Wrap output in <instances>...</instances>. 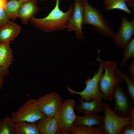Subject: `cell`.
Masks as SVG:
<instances>
[{
  "label": "cell",
  "mask_w": 134,
  "mask_h": 134,
  "mask_svg": "<svg viewBox=\"0 0 134 134\" xmlns=\"http://www.w3.org/2000/svg\"><path fill=\"white\" fill-rule=\"evenodd\" d=\"M76 115V117L73 122V125L89 126L97 125L98 127L102 128L104 124V117L97 113L87 114L84 116L77 115Z\"/></svg>",
  "instance_id": "obj_15"
},
{
  "label": "cell",
  "mask_w": 134,
  "mask_h": 134,
  "mask_svg": "<svg viewBox=\"0 0 134 134\" xmlns=\"http://www.w3.org/2000/svg\"><path fill=\"white\" fill-rule=\"evenodd\" d=\"M72 13L68 22L67 29L69 32L74 31L76 37L83 39L84 34L82 29L83 23L84 3L83 0H74Z\"/></svg>",
  "instance_id": "obj_10"
},
{
  "label": "cell",
  "mask_w": 134,
  "mask_h": 134,
  "mask_svg": "<svg viewBox=\"0 0 134 134\" xmlns=\"http://www.w3.org/2000/svg\"><path fill=\"white\" fill-rule=\"evenodd\" d=\"M126 0H103V5L106 11L114 9H118L125 12L129 15L133 12L125 3Z\"/></svg>",
  "instance_id": "obj_20"
},
{
  "label": "cell",
  "mask_w": 134,
  "mask_h": 134,
  "mask_svg": "<svg viewBox=\"0 0 134 134\" xmlns=\"http://www.w3.org/2000/svg\"><path fill=\"white\" fill-rule=\"evenodd\" d=\"M84 3V24L93 26L100 34L108 38H112L114 33L108 20L105 19L100 10L88 3L87 0Z\"/></svg>",
  "instance_id": "obj_2"
},
{
  "label": "cell",
  "mask_w": 134,
  "mask_h": 134,
  "mask_svg": "<svg viewBox=\"0 0 134 134\" xmlns=\"http://www.w3.org/2000/svg\"><path fill=\"white\" fill-rule=\"evenodd\" d=\"M36 100L40 110L46 116L51 117H54L63 101L62 97L55 92L38 97Z\"/></svg>",
  "instance_id": "obj_9"
},
{
  "label": "cell",
  "mask_w": 134,
  "mask_h": 134,
  "mask_svg": "<svg viewBox=\"0 0 134 134\" xmlns=\"http://www.w3.org/2000/svg\"><path fill=\"white\" fill-rule=\"evenodd\" d=\"M105 73L101 75L99 85L101 93L103 95L105 101L112 102L113 99V94L114 88L117 83L121 84L123 80L117 77L114 72L117 68L118 63L115 61L101 60Z\"/></svg>",
  "instance_id": "obj_3"
},
{
  "label": "cell",
  "mask_w": 134,
  "mask_h": 134,
  "mask_svg": "<svg viewBox=\"0 0 134 134\" xmlns=\"http://www.w3.org/2000/svg\"><path fill=\"white\" fill-rule=\"evenodd\" d=\"M76 104L75 101L72 99L63 101L54 117L57 123V134H71L70 130L76 117L74 110Z\"/></svg>",
  "instance_id": "obj_5"
},
{
  "label": "cell",
  "mask_w": 134,
  "mask_h": 134,
  "mask_svg": "<svg viewBox=\"0 0 134 134\" xmlns=\"http://www.w3.org/2000/svg\"><path fill=\"white\" fill-rule=\"evenodd\" d=\"M4 77L0 78V90L2 88L4 84Z\"/></svg>",
  "instance_id": "obj_31"
},
{
  "label": "cell",
  "mask_w": 134,
  "mask_h": 134,
  "mask_svg": "<svg viewBox=\"0 0 134 134\" xmlns=\"http://www.w3.org/2000/svg\"><path fill=\"white\" fill-rule=\"evenodd\" d=\"M134 125L130 124L124 126L120 131L119 134H134Z\"/></svg>",
  "instance_id": "obj_25"
},
{
  "label": "cell",
  "mask_w": 134,
  "mask_h": 134,
  "mask_svg": "<svg viewBox=\"0 0 134 134\" xmlns=\"http://www.w3.org/2000/svg\"><path fill=\"white\" fill-rule=\"evenodd\" d=\"M96 60L99 62V67L98 72H95L92 78H88L85 81L86 87L83 91L81 92L75 91L66 86V88L70 94H77L85 101H90L92 100L96 99L101 101L103 98V95L101 93L99 82L101 75L103 72L104 69L101 62L99 55L97 58Z\"/></svg>",
  "instance_id": "obj_6"
},
{
  "label": "cell",
  "mask_w": 134,
  "mask_h": 134,
  "mask_svg": "<svg viewBox=\"0 0 134 134\" xmlns=\"http://www.w3.org/2000/svg\"><path fill=\"white\" fill-rule=\"evenodd\" d=\"M114 73L117 77L124 80L127 86L126 93L134 101V77L123 73L117 68Z\"/></svg>",
  "instance_id": "obj_22"
},
{
  "label": "cell",
  "mask_w": 134,
  "mask_h": 134,
  "mask_svg": "<svg viewBox=\"0 0 134 134\" xmlns=\"http://www.w3.org/2000/svg\"><path fill=\"white\" fill-rule=\"evenodd\" d=\"M128 71L130 75L134 77V61L130 63Z\"/></svg>",
  "instance_id": "obj_27"
},
{
  "label": "cell",
  "mask_w": 134,
  "mask_h": 134,
  "mask_svg": "<svg viewBox=\"0 0 134 134\" xmlns=\"http://www.w3.org/2000/svg\"><path fill=\"white\" fill-rule=\"evenodd\" d=\"M4 8L3 7H0V28L9 20L5 15Z\"/></svg>",
  "instance_id": "obj_26"
},
{
  "label": "cell",
  "mask_w": 134,
  "mask_h": 134,
  "mask_svg": "<svg viewBox=\"0 0 134 134\" xmlns=\"http://www.w3.org/2000/svg\"><path fill=\"white\" fill-rule=\"evenodd\" d=\"M21 27L13 22L8 21L0 28V44L10 42L19 34Z\"/></svg>",
  "instance_id": "obj_13"
},
{
  "label": "cell",
  "mask_w": 134,
  "mask_h": 134,
  "mask_svg": "<svg viewBox=\"0 0 134 134\" xmlns=\"http://www.w3.org/2000/svg\"><path fill=\"white\" fill-rule=\"evenodd\" d=\"M120 67H123L127 61L130 58L134 59V38H133L128 43L124 49Z\"/></svg>",
  "instance_id": "obj_24"
},
{
  "label": "cell",
  "mask_w": 134,
  "mask_h": 134,
  "mask_svg": "<svg viewBox=\"0 0 134 134\" xmlns=\"http://www.w3.org/2000/svg\"><path fill=\"white\" fill-rule=\"evenodd\" d=\"M9 73V71L8 69H5L0 65V78L4 77Z\"/></svg>",
  "instance_id": "obj_28"
},
{
  "label": "cell",
  "mask_w": 134,
  "mask_h": 134,
  "mask_svg": "<svg viewBox=\"0 0 134 134\" xmlns=\"http://www.w3.org/2000/svg\"><path fill=\"white\" fill-rule=\"evenodd\" d=\"M37 0L24 2L21 6L19 13V18L24 25H28L29 22L39 12Z\"/></svg>",
  "instance_id": "obj_14"
},
{
  "label": "cell",
  "mask_w": 134,
  "mask_h": 134,
  "mask_svg": "<svg viewBox=\"0 0 134 134\" xmlns=\"http://www.w3.org/2000/svg\"><path fill=\"white\" fill-rule=\"evenodd\" d=\"M55 0H52L53 1H54Z\"/></svg>",
  "instance_id": "obj_34"
},
{
  "label": "cell",
  "mask_w": 134,
  "mask_h": 134,
  "mask_svg": "<svg viewBox=\"0 0 134 134\" xmlns=\"http://www.w3.org/2000/svg\"><path fill=\"white\" fill-rule=\"evenodd\" d=\"M46 116L39 110L36 99H31L17 110L12 112L11 117L14 122H36Z\"/></svg>",
  "instance_id": "obj_7"
},
{
  "label": "cell",
  "mask_w": 134,
  "mask_h": 134,
  "mask_svg": "<svg viewBox=\"0 0 134 134\" xmlns=\"http://www.w3.org/2000/svg\"><path fill=\"white\" fill-rule=\"evenodd\" d=\"M103 111L105 115L104 121L102 129L104 134H119L121 130L124 126L130 124L134 125V108L130 116L127 117H121L113 111L110 104L103 101Z\"/></svg>",
  "instance_id": "obj_4"
},
{
  "label": "cell",
  "mask_w": 134,
  "mask_h": 134,
  "mask_svg": "<svg viewBox=\"0 0 134 134\" xmlns=\"http://www.w3.org/2000/svg\"><path fill=\"white\" fill-rule=\"evenodd\" d=\"M36 125L41 134H55L57 133V123L54 117L45 116L37 121Z\"/></svg>",
  "instance_id": "obj_16"
},
{
  "label": "cell",
  "mask_w": 134,
  "mask_h": 134,
  "mask_svg": "<svg viewBox=\"0 0 134 134\" xmlns=\"http://www.w3.org/2000/svg\"><path fill=\"white\" fill-rule=\"evenodd\" d=\"M36 122L20 121L14 123L16 134H41L37 129Z\"/></svg>",
  "instance_id": "obj_19"
},
{
  "label": "cell",
  "mask_w": 134,
  "mask_h": 134,
  "mask_svg": "<svg viewBox=\"0 0 134 134\" xmlns=\"http://www.w3.org/2000/svg\"><path fill=\"white\" fill-rule=\"evenodd\" d=\"M7 0V1H8V0Z\"/></svg>",
  "instance_id": "obj_35"
},
{
  "label": "cell",
  "mask_w": 134,
  "mask_h": 134,
  "mask_svg": "<svg viewBox=\"0 0 134 134\" xmlns=\"http://www.w3.org/2000/svg\"><path fill=\"white\" fill-rule=\"evenodd\" d=\"M134 34V19L129 21L123 16L121 18L119 28L112 38L113 42L117 46L124 49L133 38Z\"/></svg>",
  "instance_id": "obj_11"
},
{
  "label": "cell",
  "mask_w": 134,
  "mask_h": 134,
  "mask_svg": "<svg viewBox=\"0 0 134 134\" xmlns=\"http://www.w3.org/2000/svg\"><path fill=\"white\" fill-rule=\"evenodd\" d=\"M10 42L0 44V65L6 69L11 64L14 56L10 45Z\"/></svg>",
  "instance_id": "obj_17"
},
{
  "label": "cell",
  "mask_w": 134,
  "mask_h": 134,
  "mask_svg": "<svg viewBox=\"0 0 134 134\" xmlns=\"http://www.w3.org/2000/svg\"><path fill=\"white\" fill-rule=\"evenodd\" d=\"M17 0L22 1H23V2H26V1H31V0Z\"/></svg>",
  "instance_id": "obj_32"
},
{
  "label": "cell",
  "mask_w": 134,
  "mask_h": 134,
  "mask_svg": "<svg viewBox=\"0 0 134 134\" xmlns=\"http://www.w3.org/2000/svg\"><path fill=\"white\" fill-rule=\"evenodd\" d=\"M125 3L127 6L134 11V0H126Z\"/></svg>",
  "instance_id": "obj_29"
},
{
  "label": "cell",
  "mask_w": 134,
  "mask_h": 134,
  "mask_svg": "<svg viewBox=\"0 0 134 134\" xmlns=\"http://www.w3.org/2000/svg\"><path fill=\"white\" fill-rule=\"evenodd\" d=\"M0 134H16L11 117L6 115L0 119Z\"/></svg>",
  "instance_id": "obj_23"
},
{
  "label": "cell",
  "mask_w": 134,
  "mask_h": 134,
  "mask_svg": "<svg viewBox=\"0 0 134 134\" xmlns=\"http://www.w3.org/2000/svg\"><path fill=\"white\" fill-rule=\"evenodd\" d=\"M70 131L72 134H104L101 128L85 125H73Z\"/></svg>",
  "instance_id": "obj_21"
},
{
  "label": "cell",
  "mask_w": 134,
  "mask_h": 134,
  "mask_svg": "<svg viewBox=\"0 0 134 134\" xmlns=\"http://www.w3.org/2000/svg\"><path fill=\"white\" fill-rule=\"evenodd\" d=\"M79 104L75 105V109L84 115L92 113H100L103 111V101L96 99L90 101H85L81 97L78 99Z\"/></svg>",
  "instance_id": "obj_12"
},
{
  "label": "cell",
  "mask_w": 134,
  "mask_h": 134,
  "mask_svg": "<svg viewBox=\"0 0 134 134\" xmlns=\"http://www.w3.org/2000/svg\"><path fill=\"white\" fill-rule=\"evenodd\" d=\"M54 8L46 17L41 18H33L30 22L34 27L45 33H52L62 31L67 26L73 11V7L71 4L68 10L64 12L59 8L60 0H55Z\"/></svg>",
  "instance_id": "obj_1"
},
{
  "label": "cell",
  "mask_w": 134,
  "mask_h": 134,
  "mask_svg": "<svg viewBox=\"0 0 134 134\" xmlns=\"http://www.w3.org/2000/svg\"><path fill=\"white\" fill-rule=\"evenodd\" d=\"M115 104L113 111L117 115L122 117L130 116L133 108L134 101L129 95L123 90L120 84L117 83L114 88L113 94Z\"/></svg>",
  "instance_id": "obj_8"
},
{
  "label": "cell",
  "mask_w": 134,
  "mask_h": 134,
  "mask_svg": "<svg viewBox=\"0 0 134 134\" xmlns=\"http://www.w3.org/2000/svg\"><path fill=\"white\" fill-rule=\"evenodd\" d=\"M7 1V0H0V7H4Z\"/></svg>",
  "instance_id": "obj_30"
},
{
  "label": "cell",
  "mask_w": 134,
  "mask_h": 134,
  "mask_svg": "<svg viewBox=\"0 0 134 134\" xmlns=\"http://www.w3.org/2000/svg\"><path fill=\"white\" fill-rule=\"evenodd\" d=\"M44 0H40L41 1H44Z\"/></svg>",
  "instance_id": "obj_33"
},
{
  "label": "cell",
  "mask_w": 134,
  "mask_h": 134,
  "mask_svg": "<svg viewBox=\"0 0 134 134\" xmlns=\"http://www.w3.org/2000/svg\"><path fill=\"white\" fill-rule=\"evenodd\" d=\"M24 2L17 0H10L7 2L4 10L5 15L9 20H14L19 18V11Z\"/></svg>",
  "instance_id": "obj_18"
}]
</instances>
